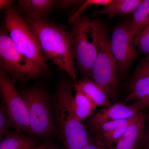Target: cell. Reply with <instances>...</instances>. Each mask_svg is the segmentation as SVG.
Segmentation results:
<instances>
[{"label": "cell", "mask_w": 149, "mask_h": 149, "mask_svg": "<svg viewBox=\"0 0 149 149\" xmlns=\"http://www.w3.org/2000/svg\"><path fill=\"white\" fill-rule=\"evenodd\" d=\"M142 0H112L101 10L93 14V16L99 15H107L112 19L117 15H123L133 12L138 7Z\"/></svg>", "instance_id": "cell-14"}, {"label": "cell", "mask_w": 149, "mask_h": 149, "mask_svg": "<svg viewBox=\"0 0 149 149\" xmlns=\"http://www.w3.org/2000/svg\"><path fill=\"white\" fill-rule=\"evenodd\" d=\"M4 20V25L17 49L45 74L52 78L36 35L13 5L6 9Z\"/></svg>", "instance_id": "cell-4"}, {"label": "cell", "mask_w": 149, "mask_h": 149, "mask_svg": "<svg viewBox=\"0 0 149 149\" xmlns=\"http://www.w3.org/2000/svg\"><path fill=\"white\" fill-rule=\"evenodd\" d=\"M141 111V109L132 104L127 105L121 103L111 104L91 116L87 125L92 131L105 123L128 119L134 117Z\"/></svg>", "instance_id": "cell-10"}, {"label": "cell", "mask_w": 149, "mask_h": 149, "mask_svg": "<svg viewBox=\"0 0 149 149\" xmlns=\"http://www.w3.org/2000/svg\"><path fill=\"white\" fill-rule=\"evenodd\" d=\"M54 0H19L15 6L23 17L44 19L54 7Z\"/></svg>", "instance_id": "cell-13"}, {"label": "cell", "mask_w": 149, "mask_h": 149, "mask_svg": "<svg viewBox=\"0 0 149 149\" xmlns=\"http://www.w3.org/2000/svg\"><path fill=\"white\" fill-rule=\"evenodd\" d=\"M149 95V75L133 79L125 102L139 101Z\"/></svg>", "instance_id": "cell-18"}, {"label": "cell", "mask_w": 149, "mask_h": 149, "mask_svg": "<svg viewBox=\"0 0 149 149\" xmlns=\"http://www.w3.org/2000/svg\"><path fill=\"white\" fill-rule=\"evenodd\" d=\"M139 145L142 146L143 149H149V125L145 128Z\"/></svg>", "instance_id": "cell-24"}, {"label": "cell", "mask_w": 149, "mask_h": 149, "mask_svg": "<svg viewBox=\"0 0 149 149\" xmlns=\"http://www.w3.org/2000/svg\"><path fill=\"white\" fill-rule=\"evenodd\" d=\"M50 145V144L49 143H44L37 146L34 149H47L48 148V147Z\"/></svg>", "instance_id": "cell-28"}, {"label": "cell", "mask_w": 149, "mask_h": 149, "mask_svg": "<svg viewBox=\"0 0 149 149\" xmlns=\"http://www.w3.org/2000/svg\"><path fill=\"white\" fill-rule=\"evenodd\" d=\"M84 1L76 0H55L54 7L62 10L66 9L74 6H80Z\"/></svg>", "instance_id": "cell-23"}, {"label": "cell", "mask_w": 149, "mask_h": 149, "mask_svg": "<svg viewBox=\"0 0 149 149\" xmlns=\"http://www.w3.org/2000/svg\"><path fill=\"white\" fill-rule=\"evenodd\" d=\"M37 37L46 61L62 70L74 85L77 83L70 32L61 24L45 18L23 17Z\"/></svg>", "instance_id": "cell-1"}, {"label": "cell", "mask_w": 149, "mask_h": 149, "mask_svg": "<svg viewBox=\"0 0 149 149\" xmlns=\"http://www.w3.org/2000/svg\"><path fill=\"white\" fill-rule=\"evenodd\" d=\"M20 93L27 105L31 134L39 138L56 135L49 94L44 85L37 83L22 87Z\"/></svg>", "instance_id": "cell-5"}, {"label": "cell", "mask_w": 149, "mask_h": 149, "mask_svg": "<svg viewBox=\"0 0 149 149\" xmlns=\"http://www.w3.org/2000/svg\"><path fill=\"white\" fill-rule=\"evenodd\" d=\"M148 75H149V56H146L142 60L136 68L133 79Z\"/></svg>", "instance_id": "cell-22"}, {"label": "cell", "mask_w": 149, "mask_h": 149, "mask_svg": "<svg viewBox=\"0 0 149 149\" xmlns=\"http://www.w3.org/2000/svg\"><path fill=\"white\" fill-rule=\"evenodd\" d=\"M74 88L75 91H80L84 93L97 106L106 107L111 104L110 97L106 91L90 78H85L77 81Z\"/></svg>", "instance_id": "cell-12"}, {"label": "cell", "mask_w": 149, "mask_h": 149, "mask_svg": "<svg viewBox=\"0 0 149 149\" xmlns=\"http://www.w3.org/2000/svg\"><path fill=\"white\" fill-rule=\"evenodd\" d=\"M37 141L33 136L8 132L1 141L0 149H34Z\"/></svg>", "instance_id": "cell-16"}, {"label": "cell", "mask_w": 149, "mask_h": 149, "mask_svg": "<svg viewBox=\"0 0 149 149\" xmlns=\"http://www.w3.org/2000/svg\"><path fill=\"white\" fill-rule=\"evenodd\" d=\"M132 105L135 107L139 109L143 108H147L149 107V95L146 97L142 99L139 101L135 102L132 104Z\"/></svg>", "instance_id": "cell-25"}, {"label": "cell", "mask_w": 149, "mask_h": 149, "mask_svg": "<svg viewBox=\"0 0 149 149\" xmlns=\"http://www.w3.org/2000/svg\"><path fill=\"white\" fill-rule=\"evenodd\" d=\"M138 114L134 117L105 123L92 131L95 135L96 145L107 149L111 148L122 136L131 123L136 120Z\"/></svg>", "instance_id": "cell-11"}, {"label": "cell", "mask_w": 149, "mask_h": 149, "mask_svg": "<svg viewBox=\"0 0 149 149\" xmlns=\"http://www.w3.org/2000/svg\"><path fill=\"white\" fill-rule=\"evenodd\" d=\"M47 149H59L58 148H56V147L54 146H52L50 145L48 147V148Z\"/></svg>", "instance_id": "cell-29"}, {"label": "cell", "mask_w": 149, "mask_h": 149, "mask_svg": "<svg viewBox=\"0 0 149 149\" xmlns=\"http://www.w3.org/2000/svg\"><path fill=\"white\" fill-rule=\"evenodd\" d=\"M130 22H123L116 26L112 34L110 45L118 66V75L128 70L138 54L134 37L130 32Z\"/></svg>", "instance_id": "cell-9"}, {"label": "cell", "mask_w": 149, "mask_h": 149, "mask_svg": "<svg viewBox=\"0 0 149 149\" xmlns=\"http://www.w3.org/2000/svg\"><path fill=\"white\" fill-rule=\"evenodd\" d=\"M149 25V0H142L133 12V19L130 25V32L135 37Z\"/></svg>", "instance_id": "cell-17"}, {"label": "cell", "mask_w": 149, "mask_h": 149, "mask_svg": "<svg viewBox=\"0 0 149 149\" xmlns=\"http://www.w3.org/2000/svg\"><path fill=\"white\" fill-rule=\"evenodd\" d=\"M74 86L69 78H62L54 97V121L65 149H82L93 143L83 122L75 117L71 108Z\"/></svg>", "instance_id": "cell-2"}, {"label": "cell", "mask_w": 149, "mask_h": 149, "mask_svg": "<svg viewBox=\"0 0 149 149\" xmlns=\"http://www.w3.org/2000/svg\"><path fill=\"white\" fill-rule=\"evenodd\" d=\"M0 66L15 82L25 83L45 74L17 49L4 25L0 29Z\"/></svg>", "instance_id": "cell-6"}, {"label": "cell", "mask_w": 149, "mask_h": 149, "mask_svg": "<svg viewBox=\"0 0 149 149\" xmlns=\"http://www.w3.org/2000/svg\"><path fill=\"white\" fill-rule=\"evenodd\" d=\"M134 42L141 52L149 56V25L135 37Z\"/></svg>", "instance_id": "cell-19"}, {"label": "cell", "mask_w": 149, "mask_h": 149, "mask_svg": "<svg viewBox=\"0 0 149 149\" xmlns=\"http://www.w3.org/2000/svg\"><path fill=\"white\" fill-rule=\"evenodd\" d=\"M76 91L71 101V108L75 117L82 122L94 113L97 106L82 92Z\"/></svg>", "instance_id": "cell-15"}, {"label": "cell", "mask_w": 149, "mask_h": 149, "mask_svg": "<svg viewBox=\"0 0 149 149\" xmlns=\"http://www.w3.org/2000/svg\"><path fill=\"white\" fill-rule=\"evenodd\" d=\"M0 91L2 107L17 133L31 134L29 113L26 103L17 91L15 82L0 68Z\"/></svg>", "instance_id": "cell-8"}, {"label": "cell", "mask_w": 149, "mask_h": 149, "mask_svg": "<svg viewBox=\"0 0 149 149\" xmlns=\"http://www.w3.org/2000/svg\"><path fill=\"white\" fill-rule=\"evenodd\" d=\"M112 0H87L84 1L83 3L78 8L77 10L70 16L68 19V22L72 24L75 19L81 15L80 14L81 13L89 7L92 6H105L109 3Z\"/></svg>", "instance_id": "cell-20"}, {"label": "cell", "mask_w": 149, "mask_h": 149, "mask_svg": "<svg viewBox=\"0 0 149 149\" xmlns=\"http://www.w3.org/2000/svg\"><path fill=\"white\" fill-rule=\"evenodd\" d=\"M82 149H106L92 143L86 146Z\"/></svg>", "instance_id": "cell-27"}, {"label": "cell", "mask_w": 149, "mask_h": 149, "mask_svg": "<svg viewBox=\"0 0 149 149\" xmlns=\"http://www.w3.org/2000/svg\"><path fill=\"white\" fill-rule=\"evenodd\" d=\"M146 120L148 122L149 124V113L146 116Z\"/></svg>", "instance_id": "cell-30"}, {"label": "cell", "mask_w": 149, "mask_h": 149, "mask_svg": "<svg viewBox=\"0 0 149 149\" xmlns=\"http://www.w3.org/2000/svg\"><path fill=\"white\" fill-rule=\"evenodd\" d=\"M117 70L106 28L101 23L99 30L97 53L91 80L101 86L110 97L114 99L117 97L118 92Z\"/></svg>", "instance_id": "cell-7"}, {"label": "cell", "mask_w": 149, "mask_h": 149, "mask_svg": "<svg viewBox=\"0 0 149 149\" xmlns=\"http://www.w3.org/2000/svg\"><path fill=\"white\" fill-rule=\"evenodd\" d=\"M13 2L11 0H1L0 1V9H7L13 5Z\"/></svg>", "instance_id": "cell-26"}, {"label": "cell", "mask_w": 149, "mask_h": 149, "mask_svg": "<svg viewBox=\"0 0 149 149\" xmlns=\"http://www.w3.org/2000/svg\"><path fill=\"white\" fill-rule=\"evenodd\" d=\"M12 127L10 120L7 116L2 107L0 105V139L2 140L3 137L8 132L9 129Z\"/></svg>", "instance_id": "cell-21"}, {"label": "cell", "mask_w": 149, "mask_h": 149, "mask_svg": "<svg viewBox=\"0 0 149 149\" xmlns=\"http://www.w3.org/2000/svg\"><path fill=\"white\" fill-rule=\"evenodd\" d=\"M101 22L80 15L72 23L70 32L76 68L85 76L92 79L99 43Z\"/></svg>", "instance_id": "cell-3"}]
</instances>
